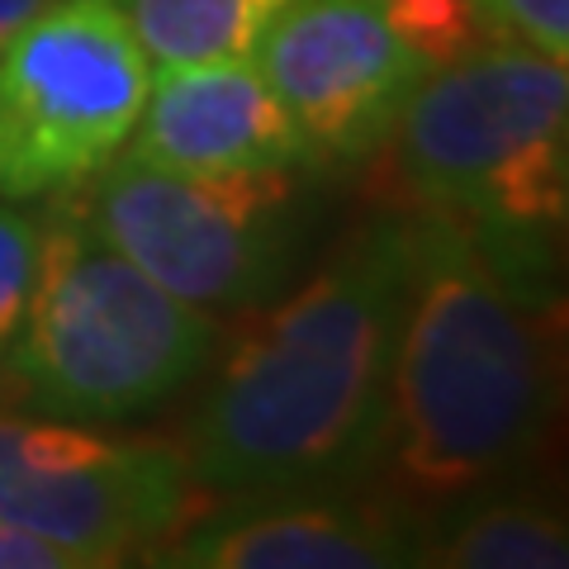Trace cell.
<instances>
[{
	"mask_svg": "<svg viewBox=\"0 0 569 569\" xmlns=\"http://www.w3.org/2000/svg\"><path fill=\"white\" fill-rule=\"evenodd\" d=\"M299 167L167 171L114 152L77 181L86 213L142 276L194 309H257L295 271L309 200Z\"/></svg>",
	"mask_w": 569,
	"mask_h": 569,
	"instance_id": "5",
	"label": "cell"
},
{
	"mask_svg": "<svg viewBox=\"0 0 569 569\" xmlns=\"http://www.w3.org/2000/svg\"><path fill=\"white\" fill-rule=\"evenodd\" d=\"M129 152L167 171H323L252 58L152 71Z\"/></svg>",
	"mask_w": 569,
	"mask_h": 569,
	"instance_id": "10",
	"label": "cell"
},
{
	"mask_svg": "<svg viewBox=\"0 0 569 569\" xmlns=\"http://www.w3.org/2000/svg\"><path fill=\"white\" fill-rule=\"evenodd\" d=\"M498 39H518L546 58H569V0H479Z\"/></svg>",
	"mask_w": 569,
	"mask_h": 569,
	"instance_id": "15",
	"label": "cell"
},
{
	"mask_svg": "<svg viewBox=\"0 0 569 569\" xmlns=\"http://www.w3.org/2000/svg\"><path fill=\"white\" fill-rule=\"evenodd\" d=\"M266 86L295 114L318 167L380 157L427 62L380 0H295L252 48Z\"/></svg>",
	"mask_w": 569,
	"mask_h": 569,
	"instance_id": "8",
	"label": "cell"
},
{
	"mask_svg": "<svg viewBox=\"0 0 569 569\" xmlns=\"http://www.w3.org/2000/svg\"><path fill=\"white\" fill-rule=\"evenodd\" d=\"M380 6L389 24L408 39V48L427 62V71L498 39L485 10H479V0H380Z\"/></svg>",
	"mask_w": 569,
	"mask_h": 569,
	"instance_id": "13",
	"label": "cell"
},
{
	"mask_svg": "<svg viewBox=\"0 0 569 569\" xmlns=\"http://www.w3.org/2000/svg\"><path fill=\"white\" fill-rule=\"evenodd\" d=\"M152 71L252 58L295 0H110Z\"/></svg>",
	"mask_w": 569,
	"mask_h": 569,
	"instance_id": "11",
	"label": "cell"
},
{
	"mask_svg": "<svg viewBox=\"0 0 569 569\" xmlns=\"http://www.w3.org/2000/svg\"><path fill=\"white\" fill-rule=\"evenodd\" d=\"M422 565H447V569H560L569 565V537L565 522L546 508L531 503H479L466 508L460 518L427 537Z\"/></svg>",
	"mask_w": 569,
	"mask_h": 569,
	"instance_id": "12",
	"label": "cell"
},
{
	"mask_svg": "<svg viewBox=\"0 0 569 569\" xmlns=\"http://www.w3.org/2000/svg\"><path fill=\"white\" fill-rule=\"evenodd\" d=\"M33 257H39V213L20 209L14 200H0V356H6L24 318Z\"/></svg>",
	"mask_w": 569,
	"mask_h": 569,
	"instance_id": "14",
	"label": "cell"
},
{
	"mask_svg": "<svg viewBox=\"0 0 569 569\" xmlns=\"http://www.w3.org/2000/svg\"><path fill=\"white\" fill-rule=\"evenodd\" d=\"M204 498L181 447L0 413V518L77 556L81 569L157 550L204 512Z\"/></svg>",
	"mask_w": 569,
	"mask_h": 569,
	"instance_id": "7",
	"label": "cell"
},
{
	"mask_svg": "<svg viewBox=\"0 0 569 569\" xmlns=\"http://www.w3.org/2000/svg\"><path fill=\"white\" fill-rule=\"evenodd\" d=\"M228 498L233 503L194 512L148 560L176 569H395L422 565L427 550V522L395 493L305 485Z\"/></svg>",
	"mask_w": 569,
	"mask_h": 569,
	"instance_id": "9",
	"label": "cell"
},
{
	"mask_svg": "<svg viewBox=\"0 0 569 569\" xmlns=\"http://www.w3.org/2000/svg\"><path fill=\"white\" fill-rule=\"evenodd\" d=\"M556 313L512 290L447 213H413L376 466L385 493L427 522L522 466L556 408Z\"/></svg>",
	"mask_w": 569,
	"mask_h": 569,
	"instance_id": "2",
	"label": "cell"
},
{
	"mask_svg": "<svg viewBox=\"0 0 569 569\" xmlns=\"http://www.w3.org/2000/svg\"><path fill=\"white\" fill-rule=\"evenodd\" d=\"M219 318L162 290L96 228L77 186L39 213L24 318L0 356V403L58 422H133L194 385Z\"/></svg>",
	"mask_w": 569,
	"mask_h": 569,
	"instance_id": "4",
	"label": "cell"
},
{
	"mask_svg": "<svg viewBox=\"0 0 569 569\" xmlns=\"http://www.w3.org/2000/svg\"><path fill=\"white\" fill-rule=\"evenodd\" d=\"M385 176L408 213H447L512 290L560 305L569 209L565 62L489 39L432 67L385 138Z\"/></svg>",
	"mask_w": 569,
	"mask_h": 569,
	"instance_id": "3",
	"label": "cell"
},
{
	"mask_svg": "<svg viewBox=\"0 0 569 569\" xmlns=\"http://www.w3.org/2000/svg\"><path fill=\"white\" fill-rule=\"evenodd\" d=\"M152 67L110 0H52L0 43V200L86 181L129 142Z\"/></svg>",
	"mask_w": 569,
	"mask_h": 569,
	"instance_id": "6",
	"label": "cell"
},
{
	"mask_svg": "<svg viewBox=\"0 0 569 569\" xmlns=\"http://www.w3.org/2000/svg\"><path fill=\"white\" fill-rule=\"evenodd\" d=\"M0 569H81V565L77 556H67V550L29 537V531L0 518Z\"/></svg>",
	"mask_w": 569,
	"mask_h": 569,
	"instance_id": "16",
	"label": "cell"
},
{
	"mask_svg": "<svg viewBox=\"0 0 569 569\" xmlns=\"http://www.w3.org/2000/svg\"><path fill=\"white\" fill-rule=\"evenodd\" d=\"M43 6H52V0H0V43H6L10 33H20Z\"/></svg>",
	"mask_w": 569,
	"mask_h": 569,
	"instance_id": "17",
	"label": "cell"
},
{
	"mask_svg": "<svg viewBox=\"0 0 569 569\" xmlns=\"http://www.w3.org/2000/svg\"><path fill=\"white\" fill-rule=\"evenodd\" d=\"M413 213H385L247 318L181 432L209 493L356 485L380 466Z\"/></svg>",
	"mask_w": 569,
	"mask_h": 569,
	"instance_id": "1",
	"label": "cell"
}]
</instances>
